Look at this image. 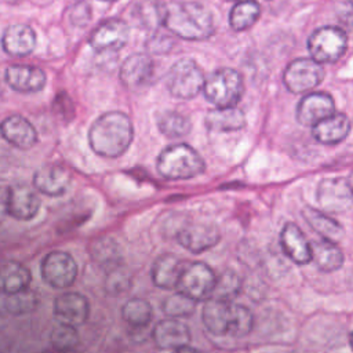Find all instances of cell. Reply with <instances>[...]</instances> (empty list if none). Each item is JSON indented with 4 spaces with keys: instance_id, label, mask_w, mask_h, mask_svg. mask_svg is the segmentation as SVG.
<instances>
[{
    "instance_id": "6da1fadb",
    "label": "cell",
    "mask_w": 353,
    "mask_h": 353,
    "mask_svg": "<svg viewBox=\"0 0 353 353\" xmlns=\"http://www.w3.org/2000/svg\"><path fill=\"white\" fill-rule=\"evenodd\" d=\"M134 139L131 119L119 110L101 114L88 130V143L94 153L106 159L120 157Z\"/></svg>"
},
{
    "instance_id": "7a4b0ae2",
    "label": "cell",
    "mask_w": 353,
    "mask_h": 353,
    "mask_svg": "<svg viewBox=\"0 0 353 353\" xmlns=\"http://www.w3.org/2000/svg\"><path fill=\"white\" fill-rule=\"evenodd\" d=\"M163 25L183 40H205L214 33L212 14L199 1H168L164 4Z\"/></svg>"
},
{
    "instance_id": "3957f363",
    "label": "cell",
    "mask_w": 353,
    "mask_h": 353,
    "mask_svg": "<svg viewBox=\"0 0 353 353\" xmlns=\"http://www.w3.org/2000/svg\"><path fill=\"white\" fill-rule=\"evenodd\" d=\"M156 168L159 174L170 181H182L199 176L205 170L200 153L188 143L165 146L157 156Z\"/></svg>"
},
{
    "instance_id": "277c9868",
    "label": "cell",
    "mask_w": 353,
    "mask_h": 353,
    "mask_svg": "<svg viewBox=\"0 0 353 353\" xmlns=\"http://www.w3.org/2000/svg\"><path fill=\"white\" fill-rule=\"evenodd\" d=\"M203 91L207 101L216 108L234 106L244 91L243 77L232 68L216 69L204 79Z\"/></svg>"
},
{
    "instance_id": "5b68a950",
    "label": "cell",
    "mask_w": 353,
    "mask_h": 353,
    "mask_svg": "<svg viewBox=\"0 0 353 353\" xmlns=\"http://www.w3.org/2000/svg\"><path fill=\"white\" fill-rule=\"evenodd\" d=\"M347 48V36L338 26H321L307 39L310 58L319 63H334L342 58Z\"/></svg>"
},
{
    "instance_id": "8992f818",
    "label": "cell",
    "mask_w": 353,
    "mask_h": 353,
    "mask_svg": "<svg viewBox=\"0 0 353 353\" xmlns=\"http://www.w3.org/2000/svg\"><path fill=\"white\" fill-rule=\"evenodd\" d=\"M204 73L190 58L176 61L165 76V85L171 95L181 99L194 98L203 90Z\"/></svg>"
},
{
    "instance_id": "52a82bcc",
    "label": "cell",
    "mask_w": 353,
    "mask_h": 353,
    "mask_svg": "<svg viewBox=\"0 0 353 353\" xmlns=\"http://www.w3.org/2000/svg\"><path fill=\"white\" fill-rule=\"evenodd\" d=\"M216 276L204 262H190L183 265L175 290L189 296L194 302L205 301L212 295Z\"/></svg>"
},
{
    "instance_id": "ba28073f",
    "label": "cell",
    "mask_w": 353,
    "mask_h": 353,
    "mask_svg": "<svg viewBox=\"0 0 353 353\" xmlns=\"http://www.w3.org/2000/svg\"><path fill=\"white\" fill-rule=\"evenodd\" d=\"M316 200L321 211L327 214H341L349 211L353 204L350 178L336 176L321 179L317 185Z\"/></svg>"
},
{
    "instance_id": "9c48e42d",
    "label": "cell",
    "mask_w": 353,
    "mask_h": 353,
    "mask_svg": "<svg viewBox=\"0 0 353 353\" xmlns=\"http://www.w3.org/2000/svg\"><path fill=\"white\" fill-rule=\"evenodd\" d=\"M324 79V68L312 58H296L291 61L283 74L287 90L302 94L316 88Z\"/></svg>"
},
{
    "instance_id": "30bf717a",
    "label": "cell",
    "mask_w": 353,
    "mask_h": 353,
    "mask_svg": "<svg viewBox=\"0 0 353 353\" xmlns=\"http://www.w3.org/2000/svg\"><path fill=\"white\" fill-rule=\"evenodd\" d=\"M77 270L74 258L65 251H51L41 261L43 280L57 290L70 287L77 277Z\"/></svg>"
},
{
    "instance_id": "8fae6325",
    "label": "cell",
    "mask_w": 353,
    "mask_h": 353,
    "mask_svg": "<svg viewBox=\"0 0 353 353\" xmlns=\"http://www.w3.org/2000/svg\"><path fill=\"white\" fill-rule=\"evenodd\" d=\"M54 317L58 323L80 327L90 316V302L79 292H63L54 301Z\"/></svg>"
},
{
    "instance_id": "7c38bea8",
    "label": "cell",
    "mask_w": 353,
    "mask_h": 353,
    "mask_svg": "<svg viewBox=\"0 0 353 353\" xmlns=\"http://www.w3.org/2000/svg\"><path fill=\"white\" fill-rule=\"evenodd\" d=\"M128 25L121 19H109L99 23L90 34L88 44L98 52L117 51L128 40Z\"/></svg>"
},
{
    "instance_id": "4fadbf2b",
    "label": "cell",
    "mask_w": 353,
    "mask_h": 353,
    "mask_svg": "<svg viewBox=\"0 0 353 353\" xmlns=\"http://www.w3.org/2000/svg\"><path fill=\"white\" fill-rule=\"evenodd\" d=\"M175 239L185 250L193 254H200L219 243L221 232L215 225L189 223L176 232Z\"/></svg>"
},
{
    "instance_id": "5bb4252c",
    "label": "cell",
    "mask_w": 353,
    "mask_h": 353,
    "mask_svg": "<svg viewBox=\"0 0 353 353\" xmlns=\"http://www.w3.org/2000/svg\"><path fill=\"white\" fill-rule=\"evenodd\" d=\"M154 63L146 54H132L125 58L120 68V80L131 91L143 90L152 81Z\"/></svg>"
},
{
    "instance_id": "9a60e30c",
    "label": "cell",
    "mask_w": 353,
    "mask_h": 353,
    "mask_svg": "<svg viewBox=\"0 0 353 353\" xmlns=\"http://www.w3.org/2000/svg\"><path fill=\"white\" fill-rule=\"evenodd\" d=\"M335 112V103L327 92H310L305 95L296 105V121L305 127H313L320 120Z\"/></svg>"
},
{
    "instance_id": "2e32d148",
    "label": "cell",
    "mask_w": 353,
    "mask_h": 353,
    "mask_svg": "<svg viewBox=\"0 0 353 353\" xmlns=\"http://www.w3.org/2000/svg\"><path fill=\"white\" fill-rule=\"evenodd\" d=\"M72 182L70 172L58 164H46L33 175V186L37 192L57 197L66 193Z\"/></svg>"
},
{
    "instance_id": "e0dca14e",
    "label": "cell",
    "mask_w": 353,
    "mask_h": 353,
    "mask_svg": "<svg viewBox=\"0 0 353 353\" xmlns=\"http://www.w3.org/2000/svg\"><path fill=\"white\" fill-rule=\"evenodd\" d=\"M152 338L159 349L175 350L190 343V330L189 327L179 321L178 319H164L160 320L153 331Z\"/></svg>"
},
{
    "instance_id": "ac0fdd59",
    "label": "cell",
    "mask_w": 353,
    "mask_h": 353,
    "mask_svg": "<svg viewBox=\"0 0 353 353\" xmlns=\"http://www.w3.org/2000/svg\"><path fill=\"white\" fill-rule=\"evenodd\" d=\"M8 216L18 221L34 218L40 210V199L34 189L25 183L8 186Z\"/></svg>"
},
{
    "instance_id": "d6986e66",
    "label": "cell",
    "mask_w": 353,
    "mask_h": 353,
    "mask_svg": "<svg viewBox=\"0 0 353 353\" xmlns=\"http://www.w3.org/2000/svg\"><path fill=\"white\" fill-rule=\"evenodd\" d=\"M1 137L12 146L28 150L37 142V131L33 124L21 114H11L0 123Z\"/></svg>"
},
{
    "instance_id": "ffe728a7",
    "label": "cell",
    "mask_w": 353,
    "mask_h": 353,
    "mask_svg": "<svg viewBox=\"0 0 353 353\" xmlns=\"http://www.w3.org/2000/svg\"><path fill=\"white\" fill-rule=\"evenodd\" d=\"M7 84L18 92H37L46 85L43 69L32 65H11L4 72Z\"/></svg>"
},
{
    "instance_id": "44dd1931",
    "label": "cell",
    "mask_w": 353,
    "mask_h": 353,
    "mask_svg": "<svg viewBox=\"0 0 353 353\" xmlns=\"http://www.w3.org/2000/svg\"><path fill=\"white\" fill-rule=\"evenodd\" d=\"M232 317V301L210 296L204 301L201 320L207 331L214 335H228Z\"/></svg>"
},
{
    "instance_id": "7402d4cb",
    "label": "cell",
    "mask_w": 353,
    "mask_h": 353,
    "mask_svg": "<svg viewBox=\"0 0 353 353\" xmlns=\"http://www.w3.org/2000/svg\"><path fill=\"white\" fill-rule=\"evenodd\" d=\"M280 245L283 252L296 265L310 262V241L306 239L299 226L288 222L280 232Z\"/></svg>"
},
{
    "instance_id": "603a6c76",
    "label": "cell",
    "mask_w": 353,
    "mask_h": 353,
    "mask_svg": "<svg viewBox=\"0 0 353 353\" xmlns=\"http://www.w3.org/2000/svg\"><path fill=\"white\" fill-rule=\"evenodd\" d=\"M350 132V120L345 113H332L312 127L313 138L323 145H336Z\"/></svg>"
},
{
    "instance_id": "cb8c5ba5",
    "label": "cell",
    "mask_w": 353,
    "mask_h": 353,
    "mask_svg": "<svg viewBox=\"0 0 353 353\" xmlns=\"http://www.w3.org/2000/svg\"><path fill=\"white\" fill-rule=\"evenodd\" d=\"M1 43L8 55L26 57L36 47V33L26 23H14L4 30Z\"/></svg>"
},
{
    "instance_id": "d4e9b609",
    "label": "cell",
    "mask_w": 353,
    "mask_h": 353,
    "mask_svg": "<svg viewBox=\"0 0 353 353\" xmlns=\"http://www.w3.org/2000/svg\"><path fill=\"white\" fill-rule=\"evenodd\" d=\"M302 215L307 225L320 236V239L328 240L331 243H339L343 239L345 230L342 225L327 212L306 205L302 211Z\"/></svg>"
},
{
    "instance_id": "484cf974",
    "label": "cell",
    "mask_w": 353,
    "mask_h": 353,
    "mask_svg": "<svg viewBox=\"0 0 353 353\" xmlns=\"http://www.w3.org/2000/svg\"><path fill=\"white\" fill-rule=\"evenodd\" d=\"M343 261V252L336 243L323 239L310 241V262H313L319 270L325 273L335 272L342 268Z\"/></svg>"
},
{
    "instance_id": "4316f807",
    "label": "cell",
    "mask_w": 353,
    "mask_h": 353,
    "mask_svg": "<svg viewBox=\"0 0 353 353\" xmlns=\"http://www.w3.org/2000/svg\"><path fill=\"white\" fill-rule=\"evenodd\" d=\"M30 270L12 259L0 261V292L10 295L29 287Z\"/></svg>"
},
{
    "instance_id": "83f0119b",
    "label": "cell",
    "mask_w": 353,
    "mask_h": 353,
    "mask_svg": "<svg viewBox=\"0 0 353 353\" xmlns=\"http://www.w3.org/2000/svg\"><path fill=\"white\" fill-rule=\"evenodd\" d=\"M183 263L174 254L157 256L152 266V281L161 290H174L176 287Z\"/></svg>"
},
{
    "instance_id": "f1b7e54d",
    "label": "cell",
    "mask_w": 353,
    "mask_h": 353,
    "mask_svg": "<svg viewBox=\"0 0 353 353\" xmlns=\"http://www.w3.org/2000/svg\"><path fill=\"white\" fill-rule=\"evenodd\" d=\"M205 125L208 130L216 132L239 131L245 125V116L236 106L216 108L207 113Z\"/></svg>"
},
{
    "instance_id": "f546056e",
    "label": "cell",
    "mask_w": 353,
    "mask_h": 353,
    "mask_svg": "<svg viewBox=\"0 0 353 353\" xmlns=\"http://www.w3.org/2000/svg\"><path fill=\"white\" fill-rule=\"evenodd\" d=\"M91 255L94 261L106 269V272L113 270L121 263V251L119 244L110 237H99L97 239L91 248Z\"/></svg>"
},
{
    "instance_id": "4dcf8cb0",
    "label": "cell",
    "mask_w": 353,
    "mask_h": 353,
    "mask_svg": "<svg viewBox=\"0 0 353 353\" xmlns=\"http://www.w3.org/2000/svg\"><path fill=\"white\" fill-rule=\"evenodd\" d=\"M261 14V6L255 0H239L229 12V25L240 32L251 28Z\"/></svg>"
},
{
    "instance_id": "1f68e13d",
    "label": "cell",
    "mask_w": 353,
    "mask_h": 353,
    "mask_svg": "<svg viewBox=\"0 0 353 353\" xmlns=\"http://www.w3.org/2000/svg\"><path fill=\"white\" fill-rule=\"evenodd\" d=\"M152 306L146 299L132 298L128 299L121 307L123 320L132 328H143L152 320Z\"/></svg>"
},
{
    "instance_id": "d6a6232c",
    "label": "cell",
    "mask_w": 353,
    "mask_h": 353,
    "mask_svg": "<svg viewBox=\"0 0 353 353\" xmlns=\"http://www.w3.org/2000/svg\"><path fill=\"white\" fill-rule=\"evenodd\" d=\"M157 127L160 132L168 138H181L190 132V120L175 110H165L157 117Z\"/></svg>"
},
{
    "instance_id": "836d02e7",
    "label": "cell",
    "mask_w": 353,
    "mask_h": 353,
    "mask_svg": "<svg viewBox=\"0 0 353 353\" xmlns=\"http://www.w3.org/2000/svg\"><path fill=\"white\" fill-rule=\"evenodd\" d=\"M196 303L193 299L189 296L181 294L179 291L170 294L164 302H163V312L172 317V319H179V317H189L194 313L196 310Z\"/></svg>"
},
{
    "instance_id": "e575fe53",
    "label": "cell",
    "mask_w": 353,
    "mask_h": 353,
    "mask_svg": "<svg viewBox=\"0 0 353 353\" xmlns=\"http://www.w3.org/2000/svg\"><path fill=\"white\" fill-rule=\"evenodd\" d=\"M254 327V316L252 312L239 303H232V317L228 335L234 338L245 336L251 332Z\"/></svg>"
},
{
    "instance_id": "d590c367",
    "label": "cell",
    "mask_w": 353,
    "mask_h": 353,
    "mask_svg": "<svg viewBox=\"0 0 353 353\" xmlns=\"http://www.w3.org/2000/svg\"><path fill=\"white\" fill-rule=\"evenodd\" d=\"M39 305L37 294L29 287L7 295L6 307L12 314H26L33 312Z\"/></svg>"
},
{
    "instance_id": "8d00e7d4",
    "label": "cell",
    "mask_w": 353,
    "mask_h": 353,
    "mask_svg": "<svg viewBox=\"0 0 353 353\" xmlns=\"http://www.w3.org/2000/svg\"><path fill=\"white\" fill-rule=\"evenodd\" d=\"M50 341L57 352H70L79 343L77 328L58 323L51 331Z\"/></svg>"
},
{
    "instance_id": "74e56055",
    "label": "cell",
    "mask_w": 353,
    "mask_h": 353,
    "mask_svg": "<svg viewBox=\"0 0 353 353\" xmlns=\"http://www.w3.org/2000/svg\"><path fill=\"white\" fill-rule=\"evenodd\" d=\"M135 15L146 28H157L163 23L164 4L157 1H141L135 8Z\"/></svg>"
},
{
    "instance_id": "f35d334b",
    "label": "cell",
    "mask_w": 353,
    "mask_h": 353,
    "mask_svg": "<svg viewBox=\"0 0 353 353\" xmlns=\"http://www.w3.org/2000/svg\"><path fill=\"white\" fill-rule=\"evenodd\" d=\"M240 290V279L234 272H223L215 280V287L212 291L214 298L232 301L234 295H237Z\"/></svg>"
},
{
    "instance_id": "ab89813d",
    "label": "cell",
    "mask_w": 353,
    "mask_h": 353,
    "mask_svg": "<svg viewBox=\"0 0 353 353\" xmlns=\"http://www.w3.org/2000/svg\"><path fill=\"white\" fill-rule=\"evenodd\" d=\"M105 284H106V290L109 294L117 295V294H121V291H125L130 287L131 281L125 273H123L119 268H116V269L108 272Z\"/></svg>"
},
{
    "instance_id": "60d3db41",
    "label": "cell",
    "mask_w": 353,
    "mask_h": 353,
    "mask_svg": "<svg viewBox=\"0 0 353 353\" xmlns=\"http://www.w3.org/2000/svg\"><path fill=\"white\" fill-rule=\"evenodd\" d=\"M8 186L0 185V223L8 216Z\"/></svg>"
},
{
    "instance_id": "b9f144b4",
    "label": "cell",
    "mask_w": 353,
    "mask_h": 353,
    "mask_svg": "<svg viewBox=\"0 0 353 353\" xmlns=\"http://www.w3.org/2000/svg\"><path fill=\"white\" fill-rule=\"evenodd\" d=\"M172 353H201V352L197 350V349H194V347H190L189 345H186V346H182V347H179V349L172 350Z\"/></svg>"
},
{
    "instance_id": "7bdbcfd3",
    "label": "cell",
    "mask_w": 353,
    "mask_h": 353,
    "mask_svg": "<svg viewBox=\"0 0 353 353\" xmlns=\"http://www.w3.org/2000/svg\"><path fill=\"white\" fill-rule=\"evenodd\" d=\"M55 353H74V352H73V350H70V352H57V350H55Z\"/></svg>"
},
{
    "instance_id": "ee69618b",
    "label": "cell",
    "mask_w": 353,
    "mask_h": 353,
    "mask_svg": "<svg viewBox=\"0 0 353 353\" xmlns=\"http://www.w3.org/2000/svg\"><path fill=\"white\" fill-rule=\"evenodd\" d=\"M103 1H114V0H103Z\"/></svg>"
},
{
    "instance_id": "f6af8a7d",
    "label": "cell",
    "mask_w": 353,
    "mask_h": 353,
    "mask_svg": "<svg viewBox=\"0 0 353 353\" xmlns=\"http://www.w3.org/2000/svg\"><path fill=\"white\" fill-rule=\"evenodd\" d=\"M229 1H232V0H229ZM233 1H234V0H233Z\"/></svg>"
}]
</instances>
